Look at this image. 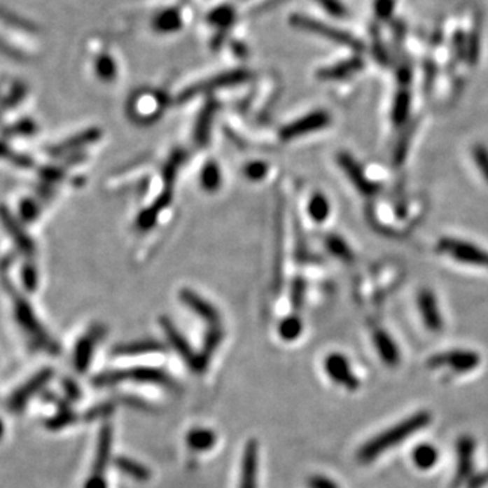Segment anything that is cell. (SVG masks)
Segmentation results:
<instances>
[{"label":"cell","instance_id":"obj_12","mask_svg":"<svg viewBox=\"0 0 488 488\" xmlns=\"http://www.w3.org/2000/svg\"><path fill=\"white\" fill-rule=\"evenodd\" d=\"M162 328L166 331V335L170 340L171 346L175 351L182 357V360L189 365L193 372L200 373V360L198 354H195L191 349L189 342L182 337V334L171 324L169 319H162Z\"/></svg>","mask_w":488,"mask_h":488},{"label":"cell","instance_id":"obj_29","mask_svg":"<svg viewBox=\"0 0 488 488\" xmlns=\"http://www.w3.org/2000/svg\"><path fill=\"white\" fill-rule=\"evenodd\" d=\"M412 460H414V464L417 466V468H419L422 470H428L434 467L438 461V450L430 444L418 446L414 450Z\"/></svg>","mask_w":488,"mask_h":488},{"label":"cell","instance_id":"obj_36","mask_svg":"<svg viewBox=\"0 0 488 488\" xmlns=\"http://www.w3.org/2000/svg\"><path fill=\"white\" fill-rule=\"evenodd\" d=\"M452 50L457 62H467V33L461 29L456 30L452 39Z\"/></svg>","mask_w":488,"mask_h":488},{"label":"cell","instance_id":"obj_19","mask_svg":"<svg viewBox=\"0 0 488 488\" xmlns=\"http://www.w3.org/2000/svg\"><path fill=\"white\" fill-rule=\"evenodd\" d=\"M373 342L376 346V350L380 356L382 361L389 366H395L400 361V351L398 349V344L389 334H386L382 330H377L373 335Z\"/></svg>","mask_w":488,"mask_h":488},{"label":"cell","instance_id":"obj_47","mask_svg":"<svg viewBox=\"0 0 488 488\" xmlns=\"http://www.w3.org/2000/svg\"><path fill=\"white\" fill-rule=\"evenodd\" d=\"M83 488H107L106 479H105V476L90 475L88 479L85 480V487Z\"/></svg>","mask_w":488,"mask_h":488},{"label":"cell","instance_id":"obj_46","mask_svg":"<svg viewBox=\"0 0 488 488\" xmlns=\"http://www.w3.org/2000/svg\"><path fill=\"white\" fill-rule=\"evenodd\" d=\"M64 389H65V395L69 400H76L81 398V389L79 386L76 385V382H72V380H67L64 382Z\"/></svg>","mask_w":488,"mask_h":488},{"label":"cell","instance_id":"obj_15","mask_svg":"<svg viewBox=\"0 0 488 488\" xmlns=\"http://www.w3.org/2000/svg\"><path fill=\"white\" fill-rule=\"evenodd\" d=\"M111 449H113V428L110 425H104L98 434L95 459H94L91 475L105 476L107 466L111 459Z\"/></svg>","mask_w":488,"mask_h":488},{"label":"cell","instance_id":"obj_48","mask_svg":"<svg viewBox=\"0 0 488 488\" xmlns=\"http://www.w3.org/2000/svg\"><path fill=\"white\" fill-rule=\"evenodd\" d=\"M302 296H304V284L301 281H298V284L293 288V293H292V301H293L295 307L301 305Z\"/></svg>","mask_w":488,"mask_h":488},{"label":"cell","instance_id":"obj_31","mask_svg":"<svg viewBox=\"0 0 488 488\" xmlns=\"http://www.w3.org/2000/svg\"><path fill=\"white\" fill-rule=\"evenodd\" d=\"M324 243H326L328 251L334 256L340 258V260H343V262H351L353 260L354 255H353L350 246L340 236L330 235V236L326 237Z\"/></svg>","mask_w":488,"mask_h":488},{"label":"cell","instance_id":"obj_22","mask_svg":"<svg viewBox=\"0 0 488 488\" xmlns=\"http://www.w3.org/2000/svg\"><path fill=\"white\" fill-rule=\"evenodd\" d=\"M114 466L117 467L118 470H121L124 475H127L129 477H132L136 482L140 483H146L151 479V470L146 467L144 464L129 459L125 456H120L114 460Z\"/></svg>","mask_w":488,"mask_h":488},{"label":"cell","instance_id":"obj_28","mask_svg":"<svg viewBox=\"0 0 488 488\" xmlns=\"http://www.w3.org/2000/svg\"><path fill=\"white\" fill-rule=\"evenodd\" d=\"M369 32H370V40H372V53L375 60L382 67H388L391 63V56L386 49V45L382 41L380 27L376 23H373L369 27Z\"/></svg>","mask_w":488,"mask_h":488},{"label":"cell","instance_id":"obj_3","mask_svg":"<svg viewBox=\"0 0 488 488\" xmlns=\"http://www.w3.org/2000/svg\"><path fill=\"white\" fill-rule=\"evenodd\" d=\"M291 23L293 26H296L298 29L311 32V33L320 36V37H323V39H326V40H328L331 43L344 46V48H349V49H351L353 52H356L358 55L365 50V43H362L361 40H358L357 37H354L353 34H350V33H347L344 30L337 29V27L324 25L323 22L314 20L311 17L296 14V15H293L291 18Z\"/></svg>","mask_w":488,"mask_h":488},{"label":"cell","instance_id":"obj_39","mask_svg":"<svg viewBox=\"0 0 488 488\" xmlns=\"http://www.w3.org/2000/svg\"><path fill=\"white\" fill-rule=\"evenodd\" d=\"M319 4L335 18H344L347 15V8L340 0H316Z\"/></svg>","mask_w":488,"mask_h":488},{"label":"cell","instance_id":"obj_7","mask_svg":"<svg viewBox=\"0 0 488 488\" xmlns=\"http://www.w3.org/2000/svg\"><path fill=\"white\" fill-rule=\"evenodd\" d=\"M331 123V116L326 110H315L301 118L298 121L282 127L281 130V139L284 140H292L298 139L301 136L318 132L323 127H328Z\"/></svg>","mask_w":488,"mask_h":488},{"label":"cell","instance_id":"obj_11","mask_svg":"<svg viewBox=\"0 0 488 488\" xmlns=\"http://www.w3.org/2000/svg\"><path fill=\"white\" fill-rule=\"evenodd\" d=\"M104 335H105V330L101 326H98V327H94L87 335L78 342L75 354H74V365L79 373H85L88 369L94 354L95 344L102 340Z\"/></svg>","mask_w":488,"mask_h":488},{"label":"cell","instance_id":"obj_30","mask_svg":"<svg viewBox=\"0 0 488 488\" xmlns=\"http://www.w3.org/2000/svg\"><path fill=\"white\" fill-rule=\"evenodd\" d=\"M330 211H331V207L326 195H323L321 193H316L312 195L308 204V213L314 221L316 223L326 221L330 216Z\"/></svg>","mask_w":488,"mask_h":488},{"label":"cell","instance_id":"obj_1","mask_svg":"<svg viewBox=\"0 0 488 488\" xmlns=\"http://www.w3.org/2000/svg\"><path fill=\"white\" fill-rule=\"evenodd\" d=\"M431 422V415L427 411H419L415 415L408 417L403 422L382 431L370 441H368L357 453V459L362 464H369L380 457L384 452L404 442L407 438L414 435L417 431L425 428Z\"/></svg>","mask_w":488,"mask_h":488},{"label":"cell","instance_id":"obj_26","mask_svg":"<svg viewBox=\"0 0 488 488\" xmlns=\"http://www.w3.org/2000/svg\"><path fill=\"white\" fill-rule=\"evenodd\" d=\"M155 30H158L159 33H172L176 32L178 29H181L182 26V18L178 10L174 8H167L165 11H160L159 14L155 15L153 22H152Z\"/></svg>","mask_w":488,"mask_h":488},{"label":"cell","instance_id":"obj_6","mask_svg":"<svg viewBox=\"0 0 488 488\" xmlns=\"http://www.w3.org/2000/svg\"><path fill=\"white\" fill-rule=\"evenodd\" d=\"M53 376V372L50 369H43L39 372L34 377H32L29 382H25L20 386L7 400V408L13 414H20L26 405L30 402L32 398L39 395L43 388L48 385Z\"/></svg>","mask_w":488,"mask_h":488},{"label":"cell","instance_id":"obj_16","mask_svg":"<svg viewBox=\"0 0 488 488\" xmlns=\"http://www.w3.org/2000/svg\"><path fill=\"white\" fill-rule=\"evenodd\" d=\"M365 68V60L361 56H353L350 59H346L343 62L338 64H334L331 67H326L319 69L318 78L321 81H330V82H335V81H343L347 79L350 76H353L354 74L360 72Z\"/></svg>","mask_w":488,"mask_h":488},{"label":"cell","instance_id":"obj_20","mask_svg":"<svg viewBox=\"0 0 488 488\" xmlns=\"http://www.w3.org/2000/svg\"><path fill=\"white\" fill-rule=\"evenodd\" d=\"M186 442L194 452H208L216 445L217 435L212 428L193 427L186 435Z\"/></svg>","mask_w":488,"mask_h":488},{"label":"cell","instance_id":"obj_27","mask_svg":"<svg viewBox=\"0 0 488 488\" xmlns=\"http://www.w3.org/2000/svg\"><path fill=\"white\" fill-rule=\"evenodd\" d=\"M214 113H216V106L208 105V106L204 107V110L201 111V114L198 117L197 125L194 129V137L200 146L208 144Z\"/></svg>","mask_w":488,"mask_h":488},{"label":"cell","instance_id":"obj_49","mask_svg":"<svg viewBox=\"0 0 488 488\" xmlns=\"http://www.w3.org/2000/svg\"><path fill=\"white\" fill-rule=\"evenodd\" d=\"M3 435H4V424H3V421L0 418V440L3 438Z\"/></svg>","mask_w":488,"mask_h":488},{"label":"cell","instance_id":"obj_42","mask_svg":"<svg viewBox=\"0 0 488 488\" xmlns=\"http://www.w3.org/2000/svg\"><path fill=\"white\" fill-rule=\"evenodd\" d=\"M267 174V165L263 162H251L244 167V175L251 181H260Z\"/></svg>","mask_w":488,"mask_h":488},{"label":"cell","instance_id":"obj_43","mask_svg":"<svg viewBox=\"0 0 488 488\" xmlns=\"http://www.w3.org/2000/svg\"><path fill=\"white\" fill-rule=\"evenodd\" d=\"M308 488H340V484L324 475H312L307 482Z\"/></svg>","mask_w":488,"mask_h":488},{"label":"cell","instance_id":"obj_8","mask_svg":"<svg viewBox=\"0 0 488 488\" xmlns=\"http://www.w3.org/2000/svg\"><path fill=\"white\" fill-rule=\"evenodd\" d=\"M324 370L333 382L349 391H357L360 388V379L354 375L350 362L343 354L331 353L327 356L324 361Z\"/></svg>","mask_w":488,"mask_h":488},{"label":"cell","instance_id":"obj_33","mask_svg":"<svg viewBox=\"0 0 488 488\" xmlns=\"http://www.w3.org/2000/svg\"><path fill=\"white\" fill-rule=\"evenodd\" d=\"M301 333H302V323L296 316H291L282 320L278 327V334L281 340H286V342L298 340Z\"/></svg>","mask_w":488,"mask_h":488},{"label":"cell","instance_id":"obj_5","mask_svg":"<svg viewBox=\"0 0 488 488\" xmlns=\"http://www.w3.org/2000/svg\"><path fill=\"white\" fill-rule=\"evenodd\" d=\"M480 365V356L472 350H450L428 358L427 366L438 369L449 366L456 373H467Z\"/></svg>","mask_w":488,"mask_h":488},{"label":"cell","instance_id":"obj_9","mask_svg":"<svg viewBox=\"0 0 488 488\" xmlns=\"http://www.w3.org/2000/svg\"><path fill=\"white\" fill-rule=\"evenodd\" d=\"M247 79H249V72L242 71V69H236V71H231V72H224L221 75L214 76L212 79L200 82L198 85H191L190 88H188L186 91L182 92L181 101H189L195 95H200V94H204V92H209V91L221 88V87L239 85V83H243Z\"/></svg>","mask_w":488,"mask_h":488},{"label":"cell","instance_id":"obj_2","mask_svg":"<svg viewBox=\"0 0 488 488\" xmlns=\"http://www.w3.org/2000/svg\"><path fill=\"white\" fill-rule=\"evenodd\" d=\"M133 382L143 384H153L166 386L170 389L176 388V382L170 375L159 368L136 366L124 370H109L92 379L95 386H113L121 382Z\"/></svg>","mask_w":488,"mask_h":488},{"label":"cell","instance_id":"obj_44","mask_svg":"<svg viewBox=\"0 0 488 488\" xmlns=\"http://www.w3.org/2000/svg\"><path fill=\"white\" fill-rule=\"evenodd\" d=\"M392 32H393V43L396 50H400L403 48L404 39L407 36V27L402 20H396L392 22Z\"/></svg>","mask_w":488,"mask_h":488},{"label":"cell","instance_id":"obj_24","mask_svg":"<svg viewBox=\"0 0 488 488\" xmlns=\"http://www.w3.org/2000/svg\"><path fill=\"white\" fill-rule=\"evenodd\" d=\"M480 46H482V20L477 15L475 17L470 32L467 33V62L470 67H475L479 63Z\"/></svg>","mask_w":488,"mask_h":488},{"label":"cell","instance_id":"obj_34","mask_svg":"<svg viewBox=\"0 0 488 488\" xmlns=\"http://www.w3.org/2000/svg\"><path fill=\"white\" fill-rule=\"evenodd\" d=\"M75 421H76V414L67 404H63L59 412L46 421V427L55 431L74 424Z\"/></svg>","mask_w":488,"mask_h":488},{"label":"cell","instance_id":"obj_38","mask_svg":"<svg viewBox=\"0 0 488 488\" xmlns=\"http://www.w3.org/2000/svg\"><path fill=\"white\" fill-rule=\"evenodd\" d=\"M375 15L380 22H389L393 17L396 0H375Z\"/></svg>","mask_w":488,"mask_h":488},{"label":"cell","instance_id":"obj_14","mask_svg":"<svg viewBox=\"0 0 488 488\" xmlns=\"http://www.w3.org/2000/svg\"><path fill=\"white\" fill-rule=\"evenodd\" d=\"M418 308L421 312L422 320L426 327L430 331L438 333L444 327V320L441 316V311L438 307V301L434 296V293L428 289H425L418 296Z\"/></svg>","mask_w":488,"mask_h":488},{"label":"cell","instance_id":"obj_18","mask_svg":"<svg viewBox=\"0 0 488 488\" xmlns=\"http://www.w3.org/2000/svg\"><path fill=\"white\" fill-rule=\"evenodd\" d=\"M179 296H181V300L185 302L186 307H189L195 315H198L200 318L204 319L209 326L220 324L218 311L213 307L209 301H207L205 298L198 296L197 293L188 291V289L181 291Z\"/></svg>","mask_w":488,"mask_h":488},{"label":"cell","instance_id":"obj_45","mask_svg":"<svg viewBox=\"0 0 488 488\" xmlns=\"http://www.w3.org/2000/svg\"><path fill=\"white\" fill-rule=\"evenodd\" d=\"M111 411H113L111 404H101V405H97V407L91 408V410L87 412V418H88V419H97V418H102V417H106V415H109Z\"/></svg>","mask_w":488,"mask_h":488},{"label":"cell","instance_id":"obj_4","mask_svg":"<svg viewBox=\"0 0 488 488\" xmlns=\"http://www.w3.org/2000/svg\"><path fill=\"white\" fill-rule=\"evenodd\" d=\"M437 250L442 254L452 256L457 262L488 269V251L469 242L453 237H442L437 243Z\"/></svg>","mask_w":488,"mask_h":488},{"label":"cell","instance_id":"obj_37","mask_svg":"<svg viewBox=\"0 0 488 488\" xmlns=\"http://www.w3.org/2000/svg\"><path fill=\"white\" fill-rule=\"evenodd\" d=\"M472 158L482 176L488 183V148L483 144H477L472 148Z\"/></svg>","mask_w":488,"mask_h":488},{"label":"cell","instance_id":"obj_32","mask_svg":"<svg viewBox=\"0 0 488 488\" xmlns=\"http://www.w3.org/2000/svg\"><path fill=\"white\" fill-rule=\"evenodd\" d=\"M201 185L207 191H216L221 185V171L213 162L204 166L201 171Z\"/></svg>","mask_w":488,"mask_h":488},{"label":"cell","instance_id":"obj_23","mask_svg":"<svg viewBox=\"0 0 488 488\" xmlns=\"http://www.w3.org/2000/svg\"><path fill=\"white\" fill-rule=\"evenodd\" d=\"M163 346L153 340H136L125 343L121 346H116L113 353L116 356H140V354H147V353H156L162 351Z\"/></svg>","mask_w":488,"mask_h":488},{"label":"cell","instance_id":"obj_10","mask_svg":"<svg viewBox=\"0 0 488 488\" xmlns=\"http://www.w3.org/2000/svg\"><path fill=\"white\" fill-rule=\"evenodd\" d=\"M338 163H340V169L344 171V174L350 179V182L362 194L372 195V194H376L377 191L382 189V186L377 182H373V181L366 178L361 166L347 152H340V155H338Z\"/></svg>","mask_w":488,"mask_h":488},{"label":"cell","instance_id":"obj_17","mask_svg":"<svg viewBox=\"0 0 488 488\" xmlns=\"http://www.w3.org/2000/svg\"><path fill=\"white\" fill-rule=\"evenodd\" d=\"M475 441L470 437H461L457 442V470L453 479V487L461 486L467 482L468 476L472 472Z\"/></svg>","mask_w":488,"mask_h":488},{"label":"cell","instance_id":"obj_25","mask_svg":"<svg viewBox=\"0 0 488 488\" xmlns=\"http://www.w3.org/2000/svg\"><path fill=\"white\" fill-rule=\"evenodd\" d=\"M411 109V94L407 90V87H400V90L396 92L393 105H392V121L395 125H403L408 118Z\"/></svg>","mask_w":488,"mask_h":488},{"label":"cell","instance_id":"obj_35","mask_svg":"<svg viewBox=\"0 0 488 488\" xmlns=\"http://www.w3.org/2000/svg\"><path fill=\"white\" fill-rule=\"evenodd\" d=\"M95 71H97V75L102 81H106V82H111L113 79H116V75H117V67H116L114 60L110 56H106V55L101 56L97 60Z\"/></svg>","mask_w":488,"mask_h":488},{"label":"cell","instance_id":"obj_13","mask_svg":"<svg viewBox=\"0 0 488 488\" xmlns=\"http://www.w3.org/2000/svg\"><path fill=\"white\" fill-rule=\"evenodd\" d=\"M239 488H258V442L249 440L243 450Z\"/></svg>","mask_w":488,"mask_h":488},{"label":"cell","instance_id":"obj_41","mask_svg":"<svg viewBox=\"0 0 488 488\" xmlns=\"http://www.w3.org/2000/svg\"><path fill=\"white\" fill-rule=\"evenodd\" d=\"M396 81L400 87H408L412 81V65L404 57L396 68Z\"/></svg>","mask_w":488,"mask_h":488},{"label":"cell","instance_id":"obj_40","mask_svg":"<svg viewBox=\"0 0 488 488\" xmlns=\"http://www.w3.org/2000/svg\"><path fill=\"white\" fill-rule=\"evenodd\" d=\"M209 20L217 26H228L234 21V10L231 7H221L214 10Z\"/></svg>","mask_w":488,"mask_h":488},{"label":"cell","instance_id":"obj_21","mask_svg":"<svg viewBox=\"0 0 488 488\" xmlns=\"http://www.w3.org/2000/svg\"><path fill=\"white\" fill-rule=\"evenodd\" d=\"M223 330L220 324L216 326H209V330L207 333V337L202 344V350L198 354V360H200V373L204 372L208 368V363L211 361V358L216 351V349L218 347V344L221 343L223 340Z\"/></svg>","mask_w":488,"mask_h":488}]
</instances>
